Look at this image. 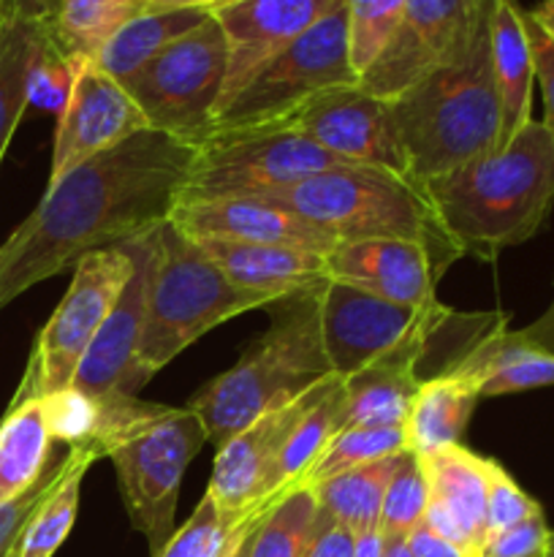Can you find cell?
<instances>
[{"label": "cell", "instance_id": "cell-50", "mask_svg": "<svg viewBox=\"0 0 554 557\" xmlns=\"http://www.w3.org/2000/svg\"><path fill=\"white\" fill-rule=\"evenodd\" d=\"M530 14H532V20H536L538 25L549 33V38L554 41V0H541V5H536Z\"/></svg>", "mask_w": 554, "mask_h": 557}, {"label": "cell", "instance_id": "cell-20", "mask_svg": "<svg viewBox=\"0 0 554 557\" xmlns=\"http://www.w3.org/2000/svg\"><path fill=\"white\" fill-rule=\"evenodd\" d=\"M168 223L196 243L221 239L244 245H282L329 256L337 239L304 218L261 199H210L179 201Z\"/></svg>", "mask_w": 554, "mask_h": 557}, {"label": "cell", "instance_id": "cell-22", "mask_svg": "<svg viewBox=\"0 0 554 557\" xmlns=\"http://www.w3.org/2000/svg\"><path fill=\"white\" fill-rule=\"evenodd\" d=\"M438 326H432L424 335L411 337L400 348L380 357L378 362L367 364L362 373L342 381V386H345V413H342L340 430L364 428V424H400V428L405 424L407 408H411L418 386L424 384L418 370L427 359L429 337Z\"/></svg>", "mask_w": 554, "mask_h": 557}, {"label": "cell", "instance_id": "cell-15", "mask_svg": "<svg viewBox=\"0 0 554 557\" xmlns=\"http://www.w3.org/2000/svg\"><path fill=\"white\" fill-rule=\"evenodd\" d=\"M150 128L123 82L114 79L92 60L76 63L68 103L58 114L49 180L63 177L79 163L112 150L119 141Z\"/></svg>", "mask_w": 554, "mask_h": 557}, {"label": "cell", "instance_id": "cell-36", "mask_svg": "<svg viewBox=\"0 0 554 557\" xmlns=\"http://www.w3.org/2000/svg\"><path fill=\"white\" fill-rule=\"evenodd\" d=\"M407 0H345L348 49L358 76L375 63L405 16Z\"/></svg>", "mask_w": 554, "mask_h": 557}, {"label": "cell", "instance_id": "cell-16", "mask_svg": "<svg viewBox=\"0 0 554 557\" xmlns=\"http://www.w3.org/2000/svg\"><path fill=\"white\" fill-rule=\"evenodd\" d=\"M335 381L337 375H331L329 381L310 389L299 400L264 413L217 449L206 495H212L223 515L234 520H248L266 511L264 487L269 482L277 455L286 446L288 435L297 430V424L307 417L310 408L329 392Z\"/></svg>", "mask_w": 554, "mask_h": 557}, {"label": "cell", "instance_id": "cell-34", "mask_svg": "<svg viewBox=\"0 0 554 557\" xmlns=\"http://www.w3.org/2000/svg\"><path fill=\"white\" fill-rule=\"evenodd\" d=\"M402 451H407V446L405 430L400 424H364V428L340 430L307 471L302 487H315L326 479L369 466V462L389 460Z\"/></svg>", "mask_w": 554, "mask_h": 557}, {"label": "cell", "instance_id": "cell-27", "mask_svg": "<svg viewBox=\"0 0 554 557\" xmlns=\"http://www.w3.org/2000/svg\"><path fill=\"white\" fill-rule=\"evenodd\" d=\"M342 413H345V386H342V379H337L329 386V392L310 408L307 417L297 424V430L288 435L286 446L277 455L272 476L264 487L266 509L272 504H277L286 493L302 487L304 476L315 466L320 451L340 433Z\"/></svg>", "mask_w": 554, "mask_h": 557}, {"label": "cell", "instance_id": "cell-19", "mask_svg": "<svg viewBox=\"0 0 554 557\" xmlns=\"http://www.w3.org/2000/svg\"><path fill=\"white\" fill-rule=\"evenodd\" d=\"M331 281L356 286L373 297L407 308H424L438 302L440 275L445 267L411 239H362L340 243L326 256Z\"/></svg>", "mask_w": 554, "mask_h": 557}, {"label": "cell", "instance_id": "cell-44", "mask_svg": "<svg viewBox=\"0 0 554 557\" xmlns=\"http://www.w3.org/2000/svg\"><path fill=\"white\" fill-rule=\"evenodd\" d=\"M304 557H353V531L320 515L318 536Z\"/></svg>", "mask_w": 554, "mask_h": 557}, {"label": "cell", "instance_id": "cell-43", "mask_svg": "<svg viewBox=\"0 0 554 557\" xmlns=\"http://www.w3.org/2000/svg\"><path fill=\"white\" fill-rule=\"evenodd\" d=\"M525 22H527V36H530V47H532L536 82L538 87H541L543 112H546L541 123L546 125L549 134L554 136V41L549 38V33L532 20L530 11H525Z\"/></svg>", "mask_w": 554, "mask_h": 557}, {"label": "cell", "instance_id": "cell-40", "mask_svg": "<svg viewBox=\"0 0 554 557\" xmlns=\"http://www.w3.org/2000/svg\"><path fill=\"white\" fill-rule=\"evenodd\" d=\"M541 506L532 500L500 462L489 460V490H487V536L505 531L527 517L538 515Z\"/></svg>", "mask_w": 554, "mask_h": 557}, {"label": "cell", "instance_id": "cell-26", "mask_svg": "<svg viewBox=\"0 0 554 557\" xmlns=\"http://www.w3.org/2000/svg\"><path fill=\"white\" fill-rule=\"evenodd\" d=\"M52 433L41 400L9 406L0 422V504L30 493L52 462Z\"/></svg>", "mask_w": 554, "mask_h": 557}, {"label": "cell", "instance_id": "cell-28", "mask_svg": "<svg viewBox=\"0 0 554 557\" xmlns=\"http://www.w3.org/2000/svg\"><path fill=\"white\" fill-rule=\"evenodd\" d=\"M103 455L96 446H76L63 457L58 482L49 490L47 498L41 500L25 531H22L20 557H54V553L63 547L76 522V511H79V493L85 473Z\"/></svg>", "mask_w": 554, "mask_h": 557}, {"label": "cell", "instance_id": "cell-13", "mask_svg": "<svg viewBox=\"0 0 554 557\" xmlns=\"http://www.w3.org/2000/svg\"><path fill=\"white\" fill-rule=\"evenodd\" d=\"M282 125L307 136L337 161L389 169L407 177L405 147L391 101L369 96L358 85L320 92Z\"/></svg>", "mask_w": 554, "mask_h": 557}, {"label": "cell", "instance_id": "cell-31", "mask_svg": "<svg viewBox=\"0 0 554 557\" xmlns=\"http://www.w3.org/2000/svg\"><path fill=\"white\" fill-rule=\"evenodd\" d=\"M47 22L9 16L0 25V163L9 141L30 107V71L43 44Z\"/></svg>", "mask_w": 554, "mask_h": 557}, {"label": "cell", "instance_id": "cell-25", "mask_svg": "<svg viewBox=\"0 0 554 557\" xmlns=\"http://www.w3.org/2000/svg\"><path fill=\"white\" fill-rule=\"evenodd\" d=\"M478 400L481 397L476 386L454 375L424 381L402 424L407 451L424 457L462 446V435L470 424Z\"/></svg>", "mask_w": 554, "mask_h": 557}, {"label": "cell", "instance_id": "cell-2", "mask_svg": "<svg viewBox=\"0 0 554 557\" xmlns=\"http://www.w3.org/2000/svg\"><path fill=\"white\" fill-rule=\"evenodd\" d=\"M492 0H483L454 52L391 101L407 177L424 185L498 150L503 103L489 41Z\"/></svg>", "mask_w": 554, "mask_h": 557}, {"label": "cell", "instance_id": "cell-11", "mask_svg": "<svg viewBox=\"0 0 554 557\" xmlns=\"http://www.w3.org/2000/svg\"><path fill=\"white\" fill-rule=\"evenodd\" d=\"M348 85H358V74L351 65L342 5L261 65L253 79L217 114L212 134L282 125L315 96Z\"/></svg>", "mask_w": 554, "mask_h": 557}, {"label": "cell", "instance_id": "cell-46", "mask_svg": "<svg viewBox=\"0 0 554 557\" xmlns=\"http://www.w3.org/2000/svg\"><path fill=\"white\" fill-rule=\"evenodd\" d=\"M516 341L525 343L527 348H536V351L552 354L554 357V302L549 305L546 313L538 315L532 324H527L525 330H514Z\"/></svg>", "mask_w": 554, "mask_h": 557}, {"label": "cell", "instance_id": "cell-1", "mask_svg": "<svg viewBox=\"0 0 554 557\" xmlns=\"http://www.w3.org/2000/svg\"><path fill=\"white\" fill-rule=\"evenodd\" d=\"M199 145L141 131L49 180L36 210L0 245V310L92 250L152 234L182 196Z\"/></svg>", "mask_w": 554, "mask_h": 557}, {"label": "cell", "instance_id": "cell-30", "mask_svg": "<svg viewBox=\"0 0 554 557\" xmlns=\"http://www.w3.org/2000/svg\"><path fill=\"white\" fill-rule=\"evenodd\" d=\"M320 528L313 490L297 487L261 515L234 557H304Z\"/></svg>", "mask_w": 554, "mask_h": 557}, {"label": "cell", "instance_id": "cell-35", "mask_svg": "<svg viewBox=\"0 0 554 557\" xmlns=\"http://www.w3.org/2000/svg\"><path fill=\"white\" fill-rule=\"evenodd\" d=\"M261 515L234 520V517L223 515L212 495H204L190 520L168 539L166 547L155 557H234L244 536L261 520Z\"/></svg>", "mask_w": 554, "mask_h": 557}, {"label": "cell", "instance_id": "cell-8", "mask_svg": "<svg viewBox=\"0 0 554 557\" xmlns=\"http://www.w3.org/2000/svg\"><path fill=\"white\" fill-rule=\"evenodd\" d=\"M226 71V36L210 14L158 58L125 76L123 87L144 112L152 131L201 145L215 125Z\"/></svg>", "mask_w": 554, "mask_h": 557}, {"label": "cell", "instance_id": "cell-39", "mask_svg": "<svg viewBox=\"0 0 554 557\" xmlns=\"http://www.w3.org/2000/svg\"><path fill=\"white\" fill-rule=\"evenodd\" d=\"M76 63L60 52L49 30L43 33V44L30 71V107H41L47 112L60 114L68 103L74 87Z\"/></svg>", "mask_w": 554, "mask_h": 557}, {"label": "cell", "instance_id": "cell-37", "mask_svg": "<svg viewBox=\"0 0 554 557\" xmlns=\"http://www.w3.org/2000/svg\"><path fill=\"white\" fill-rule=\"evenodd\" d=\"M429 504L427 476L418 455L402 451L396 457V468L391 473V482L383 495V509H380V531L383 536H402L416 531L424 522V511Z\"/></svg>", "mask_w": 554, "mask_h": 557}, {"label": "cell", "instance_id": "cell-21", "mask_svg": "<svg viewBox=\"0 0 554 557\" xmlns=\"http://www.w3.org/2000/svg\"><path fill=\"white\" fill-rule=\"evenodd\" d=\"M201 250L237 288L280 302L293 294L320 292L331 281L324 253L282 245H244L204 239Z\"/></svg>", "mask_w": 554, "mask_h": 557}, {"label": "cell", "instance_id": "cell-49", "mask_svg": "<svg viewBox=\"0 0 554 557\" xmlns=\"http://www.w3.org/2000/svg\"><path fill=\"white\" fill-rule=\"evenodd\" d=\"M383 531L367 528V531L353 533V557H383Z\"/></svg>", "mask_w": 554, "mask_h": 557}, {"label": "cell", "instance_id": "cell-51", "mask_svg": "<svg viewBox=\"0 0 554 557\" xmlns=\"http://www.w3.org/2000/svg\"><path fill=\"white\" fill-rule=\"evenodd\" d=\"M386 544H383V557H413L411 547H407V542L402 536H383Z\"/></svg>", "mask_w": 554, "mask_h": 557}, {"label": "cell", "instance_id": "cell-17", "mask_svg": "<svg viewBox=\"0 0 554 557\" xmlns=\"http://www.w3.org/2000/svg\"><path fill=\"white\" fill-rule=\"evenodd\" d=\"M342 5L345 0H234L212 11L228 44V71L217 114L261 65Z\"/></svg>", "mask_w": 554, "mask_h": 557}, {"label": "cell", "instance_id": "cell-9", "mask_svg": "<svg viewBox=\"0 0 554 557\" xmlns=\"http://www.w3.org/2000/svg\"><path fill=\"white\" fill-rule=\"evenodd\" d=\"M130 275H134V253L125 243L81 256L63 302L33 343L25 375L16 386L11 406L41 400L74 384L87 348L92 346L98 330L117 305Z\"/></svg>", "mask_w": 554, "mask_h": 557}, {"label": "cell", "instance_id": "cell-48", "mask_svg": "<svg viewBox=\"0 0 554 557\" xmlns=\"http://www.w3.org/2000/svg\"><path fill=\"white\" fill-rule=\"evenodd\" d=\"M58 11V0H9V16L27 22H49Z\"/></svg>", "mask_w": 554, "mask_h": 557}, {"label": "cell", "instance_id": "cell-14", "mask_svg": "<svg viewBox=\"0 0 554 557\" xmlns=\"http://www.w3.org/2000/svg\"><path fill=\"white\" fill-rule=\"evenodd\" d=\"M483 0H407L400 27L358 76L369 96L394 101L456 49Z\"/></svg>", "mask_w": 554, "mask_h": 557}, {"label": "cell", "instance_id": "cell-18", "mask_svg": "<svg viewBox=\"0 0 554 557\" xmlns=\"http://www.w3.org/2000/svg\"><path fill=\"white\" fill-rule=\"evenodd\" d=\"M155 234V232H152ZM152 234L125 243L134 253V275L128 286L119 294L117 305L98 330L96 341L87 348L74 384L85 395L96 400H114V397L139 395L144 386L136 364V351L141 341V324H144L147 281L152 267Z\"/></svg>", "mask_w": 554, "mask_h": 557}, {"label": "cell", "instance_id": "cell-52", "mask_svg": "<svg viewBox=\"0 0 554 557\" xmlns=\"http://www.w3.org/2000/svg\"><path fill=\"white\" fill-rule=\"evenodd\" d=\"M9 20V0H0V25Z\"/></svg>", "mask_w": 554, "mask_h": 557}, {"label": "cell", "instance_id": "cell-24", "mask_svg": "<svg viewBox=\"0 0 554 557\" xmlns=\"http://www.w3.org/2000/svg\"><path fill=\"white\" fill-rule=\"evenodd\" d=\"M427 476L429 500L440 506L462 531L470 557L487 542V490L489 460L473 455L465 446L418 457Z\"/></svg>", "mask_w": 554, "mask_h": 557}, {"label": "cell", "instance_id": "cell-32", "mask_svg": "<svg viewBox=\"0 0 554 557\" xmlns=\"http://www.w3.org/2000/svg\"><path fill=\"white\" fill-rule=\"evenodd\" d=\"M396 457L353 468V471L310 487L318 500L320 515L353 533L380 528V509H383V495L391 482V473L396 468Z\"/></svg>", "mask_w": 554, "mask_h": 557}, {"label": "cell", "instance_id": "cell-42", "mask_svg": "<svg viewBox=\"0 0 554 557\" xmlns=\"http://www.w3.org/2000/svg\"><path fill=\"white\" fill-rule=\"evenodd\" d=\"M60 468H63V460L54 462V466L47 471V476H43L41 482L30 490V493H25L22 498H16V500H9V504H0V555H3L11 544L20 542L22 531L27 528L30 517L36 515V509L41 506V500L47 498L49 490H52L54 482H58Z\"/></svg>", "mask_w": 554, "mask_h": 557}, {"label": "cell", "instance_id": "cell-41", "mask_svg": "<svg viewBox=\"0 0 554 557\" xmlns=\"http://www.w3.org/2000/svg\"><path fill=\"white\" fill-rule=\"evenodd\" d=\"M552 531L546 525L543 511L505 528V531L489 533L476 557H546Z\"/></svg>", "mask_w": 554, "mask_h": 557}, {"label": "cell", "instance_id": "cell-7", "mask_svg": "<svg viewBox=\"0 0 554 557\" xmlns=\"http://www.w3.org/2000/svg\"><path fill=\"white\" fill-rule=\"evenodd\" d=\"M272 305V299L234 286L196 239L166 221L152 234L144 324L136 351L141 381L147 384L223 321Z\"/></svg>", "mask_w": 554, "mask_h": 557}, {"label": "cell", "instance_id": "cell-4", "mask_svg": "<svg viewBox=\"0 0 554 557\" xmlns=\"http://www.w3.org/2000/svg\"><path fill=\"white\" fill-rule=\"evenodd\" d=\"M320 292L293 294L266 308L269 330L188 403L217 449L259 417L299 400L335 375L320 337Z\"/></svg>", "mask_w": 554, "mask_h": 557}, {"label": "cell", "instance_id": "cell-6", "mask_svg": "<svg viewBox=\"0 0 554 557\" xmlns=\"http://www.w3.org/2000/svg\"><path fill=\"white\" fill-rule=\"evenodd\" d=\"M261 201L304 218L337 239V245L362 239H411L429 248L445 270L454 264L456 256H462L454 239L440 226L424 185L389 169L340 163Z\"/></svg>", "mask_w": 554, "mask_h": 557}, {"label": "cell", "instance_id": "cell-33", "mask_svg": "<svg viewBox=\"0 0 554 557\" xmlns=\"http://www.w3.org/2000/svg\"><path fill=\"white\" fill-rule=\"evenodd\" d=\"M139 0H58L47 30L60 52L74 63L92 60L103 44L136 16Z\"/></svg>", "mask_w": 554, "mask_h": 557}, {"label": "cell", "instance_id": "cell-45", "mask_svg": "<svg viewBox=\"0 0 554 557\" xmlns=\"http://www.w3.org/2000/svg\"><path fill=\"white\" fill-rule=\"evenodd\" d=\"M407 547H411L413 557H467L459 547H454L451 542L440 539L438 533L429 531L427 525H418L416 531H411L405 536Z\"/></svg>", "mask_w": 554, "mask_h": 557}, {"label": "cell", "instance_id": "cell-23", "mask_svg": "<svg viewBox=\"0 0 554 557\" xmlns=\"http://www.w3.org/2000/svg\"><path fill=\"white\" fill-rule=\"evenodd\" d=\"M489 41H492L494 79H498L500 103H503V125H500L498 141L500 150L532 120L530 109L536 65H532V47L519 0H492Z\"/></svg>", "mask_w": 554, "mask_h": 557}, {"label": "cell", "instance_id": "cell-29", "mask_svg": "<svg viewBox=\"0 0 554 557\" xmlns=\"http://www.w3.org/2000/svg\"><path fill=\"white\" fill-rule=\"evenodd\" d=\"M206 11H150V14H136L103 44L101 52L92 58L98 69L112 74L114 79L123 82L141 65L150 63L152 58L163 52L168 44L182 38L193 27L206 20Z\"/></svg>", "mask_w": 554, "mask_h": 557}, {"label": "cell", "instance_id": "cell-54", "mask_svg": "<svg viewBox=\"0 0 554 557\" xmlns=\"http://www.w3.org/2000/svg\"><path fill=\"white\" fill-rule=\"evenodd\" d=\"M546 557H554V531H552V539H549V549H546Z\"/></svg>", "mask_w": 554, "mask_h": 557}, {"label": "cell", "instance_id": "cell-47", "mask_svg": "<svg viewBox=\"0 0 554 557\" xmlns=\"http://www.w3.org/2000/svg\"><path fill=\"white\" fill-rule=\"evenodd\" d=\"M228 3H234V0H139L136 14H150V11H182V9L206 11V14H212V11L223 9V5Z\"/></svg>", "mask_w": 554, "mask_h": 557}, {"label": "cell", "instance_id": "cell-10", "mask_svg": "<svg viewBox=\"0 0 554 557\" xmlns=\"http://www.w3.org/2000/svg\"><path fill=\"white\" fill-rule=\"evenodd\" d=\"M340 163L286 125L212 134L196 150L179 201L269 199Z\"/></svg>", "mask_w": 554, "mask_h": 557}, {"label": "cell", "instance_id": "cell-38", "mask_svg": "<svg viewBox=\"0 0 554 557\" xmlns=\"http://www.w3.org/2000/svg\"><path fill=\"white\" fill-rule=\"evenodd\" d=\"M43 413H47L49 433L54 441L68 444V449L76 446H96L101 449V433H103V406L96 397L85 395L76 386L60 389L54 395L41 397Z\"/></svg>", "mask_w": 554, "mask_h": 557}, {"label": "cell", "instance_id": "cell-53", "mask_svg": "<svg viewBox=\"0 0 554 557\" xmlns=\"http://www.w3.org/2000/svg\"><path fill=\"white\" fill-rule=\"evenodd\" d=\"M0 557H20V542H16V544H11V547L5 549V553L0 555Z\"/></svg>", "mask_w": 554, "mask_h": 557}, {"label": "cell", "instance_id": "cell-5", "mask_svg": "<svg viewBox=\"0 0 554 557\" xmlns=\"http://www.w3.org/2000/svg\"><path fill=\"white\" fill-rule=\"evenodd\" d=\"M101 449L117 473V487L128 520L161 555L174 536L182 476L201 446L206 430L190 408L158 406L139 395L101 400Z\"/></svg>", "mask_w": 554, "mask_h": 557}, {"label": "cell", "instance_id": "cell-12", "mask_svg": "<svg viewBox=\"0 0 554 557\" xmlns=\"http://www.w3.org/2000/svg\"><path fill=\"white\" fill-rule=\"evenodd\" d=\"M449 308L440 302L424 308L386 302L342 281H329L320 292V337L337 379H351L367 364L424 335L443 321Z\"/></svg>", "mask_w": 554, "mask_h": 557}, {"label": "cell", "instance_id": "cell-3", "mask_svg": "<svg viewBox=\"0 0 554 557\" xmlns=\"http://www.w3.org/2000/svg\"><path fill=\"white\" fill-rule=\"evenodd\" d=\"M462 253L489 259L536 237L554 205V136L530 123L500 150L424 183Z\"/></svg>", "mask_w": 554, "mask_h": 557}]
</instances>
